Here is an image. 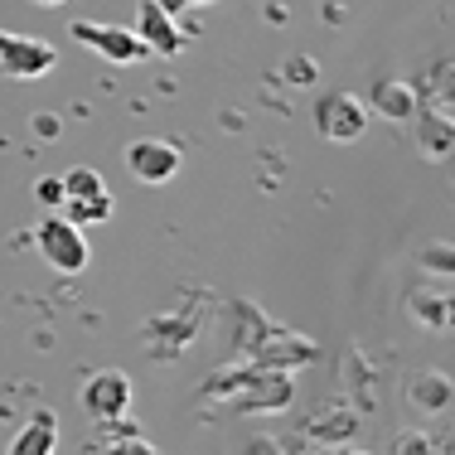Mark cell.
<instances>
[{
  "label": "cell",
  "mask_w": 455,
  "mask_h": 455,
  "mask_svg": "<svg viewBox=\"0 0 455 455\" xmlns=\"http://www.w3.org/2000/svg\"><path fill=\"white\" fill-rule=\"evenodd\" d=\"M35 247H39V257H44L53 272H63V276H78L83 267H88V237H83L78 223L63 219L59 209H49V219H39Z\"/></svg>",
  "instance_id": "1"
},
{
  "label": "cell",
  "mask_w": 455,
  "mask_h": 455,
  "mask_svg": "<svg viewBox=\"0 0 455 455\" xmlns=\"http://www.w3.org/2000/svg\"><path fill=\"white\" fill-rule=\"evenodd\" d=\"M315 132L334 146H354L368 132V102L354 92H320L315 97V112H310Z\"/></svg>",
  "instance_id": "2"
},
{
  "label": "cell",
  "mask_w": 455,
  "mask_h": 455,
  "mask_svg": "<svg viewBox=\"0 0 455 455\" xmlns=\"http://www.w3.org/2000/svg\"><path fill=\"white\" fill-rule=\"evenodd\" d=\"M53 63H59V49L49 39H29V35H10L0 29V73L15 83H35V78H49Z\"/></svg>",
  "instance_id": "3"
},
{
  "label": "cell",
  "mask_w": 455,
  "mask_h": 455,
  "mask_svg": "<svg viewBox=\"0 0 455 455\" xmlns=\"http://www.w3.org/2000/svg\"><path fill=\"white\" fill-rule=\"evenodd\" d=\"M73 39H78L83 49L102 53L107 63H122V68H132V63H146L150 53L146 44L136 39L132 25H102V20H78L73 25Z\"/></svg>",
  "instance_id": "4"
},
{
  "label": "cell",
  "mask_w": 455,
  "mask_h": 455,
  "mask_svg": "<svg viewBox=\"0 0 455 455\" xmlns=\"http://www.w3.org/2000/svg\"><path fill=\"white\" fill-rule=\"evenodd\" d=\"M132 29H136L140 44H146V53H156V59H175V53H184V29H180L175 10H170V0H140Z\"/></svg>",
  "instance_id": "5"
},
{
  "label": "cell",
  "mask_w": 455,
  "mask_h": 455,
  "mask_svg": "<svg viewBox=\"0 0 455 455\" xmlns=\"http://www.w3.org/2000/svg\"><path fill=\"white\" fill-rule=\"evenodd\" d=\"M122 160H126V170H132V180H140V184H170L180 175V165H184L180 146H175V140H165V136L132 140Z\"/></svg>",
  "instance_id": "6"
},
{
  "label": "cell",
  "mask_w": 455,
  "mask_h": 455,
  "mask_svg": "<svg viewBox=\"0 0 455 455\" xmlns=\"http://www.w3.org/2000/svg\"><path fill=\"white\" fill-rule=\"evenodd\" d=\"M78 403H83V411H88L92 421L126 417V407H132V378H126L122 368H102V373H92L88 383H83Z\"/></svg>",
  "instance_id": "7"
},
{
  "label": "cell",
  "mask_w": 455,
  "mask_h": 455,
  "mask_svg": "<svg viewBox=\"0 0 455 455\" xmlns=\"http://www.w3.org/2000/svg\"><path fill=\"white\" fill-rule=\"evenodd\" d=\"M53 451H59V417L53 411H35L5 446V455H53Z\"/></svg>",
  "instance_id": "8"
},
{
  "label": "cell",
  "mask_w": 455,
  "mask_h": 455,
  "mask_svg": "<svg viewBox=\"0 0 455 455\" xmlns=\"http://www.w3.org/2000/svg\"><path fill=\"white\" fill-rule=\"evenodd\" d=\"M63 219L68 223H78V228H97V223H107L116 213V199H112V189H92V194H68L63 199Z\"/></svg>",
  "instance_id": "9"
},
{
  "label": "cell",
  "mask_w": 455,
  "mask_h": 455,
  "mask_svg": "<svg viewBox=\"0 0 455 455\" xmlns=\"http://www.w3.org/2000/svg\"><path fill=\"white\" fill-rule=\"evenodd\" d=\"M373 107H378V116H387V122H411L417 116V88H407V83H397V78H383L373 88Z\"/></svg>",
  "instance_id": "10"
},
{
  "label": "cell",
  "mask_w": 455,
  "mask_h": 455,
  "mask_svg": "<svg viewBox=\"0 0 455 455\" xmlns=\"http://www.w3.org/2000/svg\"><path fill=\"white\" fill-rule=\"evenodd\" d=\"M451 373H441V368H427V373H417V383L407 387V397L417 403L421 411H446L451 407Z\"/></svg>",
  "instance_id": "11"
},
{
  "label": "cell",
  "mask_w": 455,
  "mask_h": 455,
  "mask_svg": "<svg viewBox=\"0 0 455 455\" xmlns=\"http://www.w3.org/2000/svg\"><path fill=\"white\" fill-rule=\"evenodd\" d=\"M417 122H421V150H427L431 160H441L451 150V122L436 112H427V107H417Z\"/></svg>",
  "instance_id": "12"
},
{
  "label": "cell",
  "mask_w": 455,
  "mask_h": 455,
  "mask_svg": "<svg viewBox=\"0 0 455 455\" xmlns=\"http://www.w3.org/2000/svg\"><path fill=\"white\" fill-rule=\"evenodd\" d=\"M411 315L427 320L431 330H446V324H451V296H441V291H431L427 300L417 296V300H411Z\"/></svg>",
  "instance_id": "13"
},
{
  "label": "cell",
  "mask_w": 455,
  "mask_h": 455,
  "mask_svg": "<svg viewBox=\"0 0 455 455\" xmlns=\"http://www.w3.org/2000/svg\"><path fill=\"white\" fill-rule=\"evenodd\" d=\"M417 267H427L431 276H441V281H446V276H451V267H455L451 243H427V247L417 252Z\"/></svg>",
  "instance_id": "14"
},
{
  "label": "cell",
  "mask_w": 455,
  "mask_h": 455,
  "mask_svg": "<svg viewBox=\"0 0 455 455\" xmlns=\"http://www.w3.org/2000/svg\"><path fill=\"white\" fill-rule=\"evenodd\" d=\"M59 180H63V199H68V194H92V189H107L102 175H97V170H88V165L68 170V175H59Z\"/></svg>",
  "instance_id": "15"
},
{
  "label": "cell",
  "mask_w": 455,
  "mask_h": 455,
  "mask_svg": "<svg viewBox=\"0 0 455 455\" xmlns=\"http://www.w3.org/2000/svg\"><path fill=\"white\" fill-rule=\"evenodd\" d=\"M35 199L44 204V209H63V180L44 175V180H39V189H35Z\"/></svg>",
  "instance_id": "16"
},
{
  "label": "cell",
  "mask_w": 455,
  "mask_h": 455,
  "mask_svg": "<svg viewBox=\"0 0 455 455\" xmlns=\"http://www.w3.org/2000/svg\"><path fill=\"white\" fill-rule=\"evenodd\" d=\"M102 455H156V446H150L146 436H126V441H112Z\"/></svg>",
  "instance_id": "17"
},
{
  "label": "cell",
  "mask_w": 455,
  "mask_h": 455,
  "mask_svg": "<svg viewBox=\"0 0 455 455\" xmlns=\"http://www.w3.org/2000/svg\"><path fill=\"white\" fill-rule=\"evenodd\" d=\"M35 132L44 136V140H59V116H49V112H39L35 116Z\"/></svg>",
  "instance_id": "18"
},
{
  "label": "cell",
  "mask_w": 455,
  "mask_h": 455,
  "mask_svg": "<svg viewBox=\"0 0 455 455\" xmlns=\"http://www.w3.org/2000/svg\"><path fill=\"white\" fill-rule=\"evenodd\" d=\"M180 5H219V0H180Z\"/></svg>",
  "instance_id": "19"
},
{
  "label": "cell",
  "mask_w": 455,
  "mask_h": 455,
  "mask_svg": "<svg viewBox=\"0 0 455 455\" xmlns=\"http://www.w3.org/2000/svg\"><path fill=\"white\" fill-rule=\"evenodd\" d=\"M39 5H63V0H39Z\"/></svg>",
  "instance_id": "20"
},
{
  "label": "cell",
  "mask_w": 455,
  "mask_h": 455,
  "mask_svg": "<svg viewBox=\"0 0 455 455\" xmlns=\"http://www.w3.org/2000/svg\"><path fill=\"white\" fill-rule=\"evenodd\" d=\"M170 5H175V0H170Z\"/></svg>",
  "instance_id": "21"
}]
</instances>
